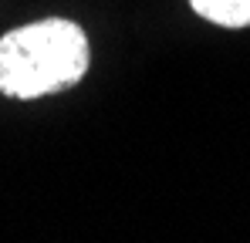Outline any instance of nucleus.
Listing matches in <instances>:
<instances>
[{
  "label": "nucleus",
  "instance_id": "obj_1",
  "mask_svg": "<svg viewBox=\"0 0 250 243\" xmlns=\"http://www.w3.org/2000/svg\"><path fill=\"white\" fill-rule=\"evenodd\" d=\"M88 38L71 20H38L0 38V95L41 98L78 84L88 71Z\"/></svg>",
  "mask_w": 250,
  "mask_h": 243
},
{
  "label": "nucleus",
  "instance_id": "obj_2",
  "mask_svg": "<svg viewBox=\"0 0 250 243\" xmlns=\"http://www.w3.org/2000/svg\"><path fill=\"white\" fill-rule=\"evenodd\" d=\"M189 7L220 27H250V0H189Z\"/></svg>",
  "mask_w": 250,
  "mask_h": 243
}]
</instances>
